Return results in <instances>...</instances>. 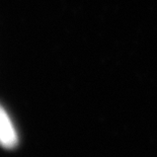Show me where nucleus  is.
Returning <instances> with one entry per match:
<instances>
[{
	"mask_svg": "<svg viewBox=\"0 0 157 157\" xmlns=\"http://www.w3.org/2000/svg\"><path fill=\"white\" fill-rule=\"evenodd\" d=\"M18 144V134L7 111L0 105V146L13 149Z\"/></svg>",
	"mask_w": 157,
	"mask_h": 157,
	"instance_id": "1",
	"label": "nucleus"
}]
</instances>
